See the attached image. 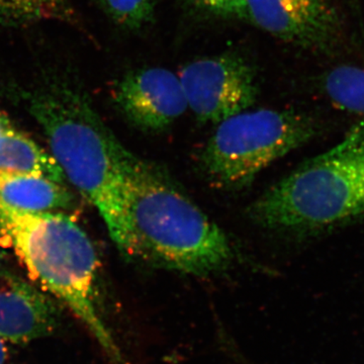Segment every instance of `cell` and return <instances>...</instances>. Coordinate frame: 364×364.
<instances>
[{
  "instance_id": "2",
  "label": "cell",
  "mask_w": 364,
  "mask_h": 364,
  "mask_svg": "<svg viewBox=\"0 0 364 364\" xmlns=\"http://www.w3.org/2000/svg\"><path fill=\"white\" fill-rule=\"evenodd\" d=\"M126 195L127 255L196 277L233 263L234 249L222 228L154 165L134 157Z\"/></svg>"
},
{
  "instance_id": "16",
  "label": "cell",
  "mask_w": 364,
  "mask_h": 364,
  "mask_svg": "<svg viewBox=\"0 0 364 364\" xmlns=\"http://www.w3.org/2000/svg\"><path fill=\"white\" fill-rule=\"evenodd\" d=\"M13 127L11 121L4 114H0V133L9 130V129L13 128Z\"/></svg>"
},
{
  "instance_id": "9",
  "label": "cell",
  "mask_w": 364,
  "mask_h": 364,
  "mask_svg": "<svg viewBox=\"0 0 364 364\" xmlns=\"http://www.w3.org/2000/svg\"><path fill=\"white\" fill-rule=\"evenodd\" d=\"M60 313L49 294L20 277L0 274V339L26 344L56 331Z\"/></svg>"
},
{
  "instance_id": "11",
  "label": "cell",
  "mask_w": 364,
  "mask_h": 364,
  "mask_svg": "<svg viewBox=\"0 0 364 364\" xmlns=\"http://www.w3.org/2000/svg\"><path fill=\"white\" fill-rule=\"evenodd\" d=\"M0 171L33 174L61 184L65 178L55 158L14 127L0 133Z\"/></svg>"
},
{
  "instance_id": "6",
  "label": "cell",
  "mask_w": 364,
  "mask_h": 364,
  "mask_svg": "<svg viewBox=\"0 0 364 364\" xmlns=\"http://www.w3.org/2000/svg\"><path fill=\"white\" fill-rule=\"evenodd\" d=\"M178 77L188 109L203 123H221L250 109L257 98L255 69L237 53L189 62Z\"/></svg>"
},
{
  "instance_id": "7",
  "label": "cell",
  "mask_w": 364,
  "mask_h": 364,
  "mask_svg": "<svg viewBox=\"0 0 364 364\" xmlns=\"http://www.w3.org/2000/svg\"><path fill=\"white\" fill-rule=\"evenodd\" d=\"M245 20L277 39L316 52H332L341 41V21L327 0H246Z\"/></svg>"
},
{
  "instance_id": "17",
  "label": "cell",
  "mask_w": 364,
  "mask_h": 364,
  "mask_svg": "<svg viewBox=\"0 0 364 364\" xmlns=\"http://www.w3.org/2000/svg\"><path fill=\"white\" fill-rule=\"evenodd\" d=\"M7 347L6 342L0 339V364H4L7 359Z\"/></svg>"
},
{
  "instance_id": "18",
  "label": "cell",
  "mask_w": 364,
  "mask_h": 364,
  "mask_svg": "<svg viewBox=\"0 0 364 364\" xmlns=\"http://www.w3.org/2000/svg\"><path fill=\"white\" fill-rule=\"evenodd\" d=\"M355 13H359V0H349Z\"/></svg>"
},
{
  "instance_id": "13",
  "label": "cell",
  "mask_w": 364,
  "mask_h": 364,
  "mask_svg": "<svg viewBox=\"0 0 364 364\" xmlns=\"http://www.w3.org/2000/svg\"><path fill=\"white\" fill-rule=\"evenodd\" d=\"M322 87L338 109L364 116V68L336 67L325 74Z\"/></svg>"
},
{
  "instance_id": "12",
  "label": "cell",
  "mask_w": 364,
  "mask_h": 364,
  "mask_svg": "<svg viewBox=\"0 0 364 364\" xmlns=\"http://www.w3.org/2000/svg\"><path fill=\"white\" fill-rule=\"evenodd\" d=\"M73 18L69 0H0V25L25 26Z\"/></svg>"
},
{
  "instance_id": "5",
  "label": "cell",
  "mask_w": 364,
  "mask_h": 364,
  "mask_svg": "<svg viewBox=\"0 0 364 364\" xmlns=\"http://www.w3.org/2000/svg\"><path fill=\"white\" fill-rule=\"evenodd\" d=\"M317 131L310 117L291 109H246L218 124L202 153L203 172L220 188H245Z\"/></svg>"
},
{
  "instance_id": "15",
  "label": "cell",
  "mask_w": 364,
  "mask_h": 364,
  "mask_svg": "<svg viewBox=\"0 0 364 364\" xmlns=\"http://www.w3.org/2000/svg\"><path fill=\"white\" fill-rule=\"evenodd\" d=\"M189 6L205 13L245 20L246 0H184Z\"/></svg>"
},
{
  "instance_id": "8",
  "label": "cell",
  "mask_w": 364,
  "mask_h": 364,
  "mask_svg": "<svg viewBox=\"0 0 364 364\" xmlns=\"http://www.w3.org/2000/svg\"><path fill=\"white\" fill-rule=\"evenodd\" d=\"M114 100L132 124L150 132L166 130L188 109L178 75L162 67L124 75L117 86Z\"/></svg>"
},
{
  "instance_id": "3",
  "label": "cell",
  "mask_w": 364,
  "mask_h": 364,
  "mask_svg": "<svg viewBox=\"0 0 364 364\" xmlns=\"http://www.w3.org/2000/svg\"><path fill=\"white\" fill-rule=\"evenodd\" d=\"M0 233L32 279L80 321L114 363L122 356L97 306L98 258L87 234L61 213H26L0 200Z\"/></svg>"
},
{
  "instance_id": "4",
  "label": "cell",
  "mask_w": 364,
  "mask_h": 364,
  "mask_svg": "<svg viewBox=\"0 0 364 364\" xmlns=\"http://www.w3.org/2000/svg\"><path fill=\"white\" fill-rule=\"evenodd\" d=\"M256 224L289 233L324 231L364 215V119L337 145L306 160L248 208Z\"/></svg>"
},
{
  "instance_id": "10",
  "label": "cell",
  "mask_w": 364,
  "mask_h": 364,
  "mask_svg": "<svg viewBox=\"0 0 364 364\" xmlns=\"http://www.w3.org/2000/svg\"><path fill=\"white\" fill-rule=\"evenodd\" d=\"M0 200L26 213H50L72 205L71 193L61 183L33 176L0 171Z\"/></svg>"
},
{
  "instance_id": "14",
  "label": "cell",
  "mask_w": 364,
  "mask_h": 364,
  "mask_svg": "<svg viewBox=\"0 0 364 364\" xmlns=\"http://www.w3.org/2000/svg\"><path fill=\"white\" fill-rule=\"evenodd\" d=\"M116 25L126 30H140L153 20L155 0H97Z\"/></svg>"
},
{
  "instance_id": "1",
  "label": "cell",
  "mask_w": 364,
  "mask_h": 364,
  "mask_svg": "<svg viewBox=\"0 0 364 364\" xmlns=\"http://www.w3.org/2000/svg\"><path fill=\"white\" fill-rule=\"evenodd\" d=\"M64 176L92 203L112 241L126 246V193L135 155L114 138L88 98L63 81L41 86L28 97Z\"/></svg>"
}]
</instances>
